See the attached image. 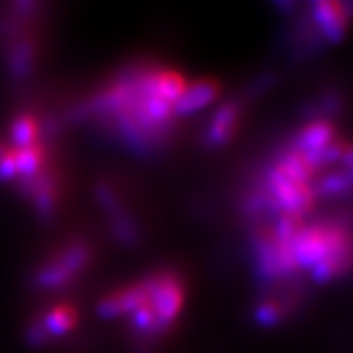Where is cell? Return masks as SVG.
Listing matches in <instances>:
<instances>
[{
    "label": "cell",
    "mask_w": 353,
    "mask_h": 353,
    "mask_svg": "<svg viewBox=\"0 0 353 353\" xmlns=\"http://www.w3.org/2000/svg\"><path fill=\"white\" fill-rule=\"evenodd\" d=\"M149 290V304H151L159 325L165 327L179 316L182 309V286L172 275H157L145 278Z\"/></svg>",
    "instance_id": "1"
},
{
    "label": "cell",
    "mask_w": 353,
    "mask_h": 353,
    "mask_svg": "<svg viewBox=\"0 0 353 353\" xmlns=\"http://www.w3.org/2000/svg\"><path fill=\"white\" fill-rule=\"evenodd\" d=\"M88 249L85 245H70L57 257L54 262L44 267L38 275L41 286H61L69 280L74 273L81 270L88 260Z\"/></svg>",
    "instance_id": "2"
},
{
    "label": "cell",
    "mask_w": 353,
    "mask_h": 353,
    "mask_svg": "<svg viewBox=\"0 0 353 353\" xmlns=\"http://www.w3.org/2000/svg\"><path fill=\"white\" fill-rule=\"evenodd\" d=\"M218 95V87H216L214 82L211 81H201L193 83L192 87L185 88L182 95L176 99L174 103V112L179 114L183 113H192L196 112L208 105L210 101L214 100V97Z\"/></svg>",
    "instance_id": "3"
},
{
    "label": "cell",
    "mask_w": 353,
    "mask_h": 353,
    "mask_svg": "<svg viewBox=\"0 0 353 353\" xmlns=\"http://www.w3.org/2000/svg\"><path fill=\"white\" fill-rule=\"evenodd\" d=\"M314 19L322 26L329 39H339L342 37L348 12L343 10V3L339 2H316Z\"/></svg>",
    "instance_id": "4"
},
{
    "label": "cell",
    "mask_w": 353,
    "mask_h": 353,
    "mask_svg": "<svg viewBox=\"0 0 353 353\" xmlns=\"http://www.w3.org/2000/svg\"><path fill=\"white\" fill-rule=\"evenodd\" d=\"M332 126L325 121H316L304 128L299 136L294 139L293 148L301 152H316L322 151L332 143Z\"/></svg>",
    "instance_id": "5"
},
{
    "label": "cell",
    "mask_w": 353,
    "mask_h": 353,
    "mask_svg": "<svg viewBox=\"0 0 353 353\" xmlns=\"http://www.w3.org/2000/svg\"><path fill=\"white\" fill-rule=\"evenodd\" d=\"M237 120V105L228 103L214 114L213 123L210 126L208 139L211 144H224L231 138L234 123Z\"/></svg>",
    "instance_id": "6"
},
{
    "label": "cell",
    "mask_w": 353,
    "mask_h": 353,
    "mask_svg": "<svg viewBox=\"0 0 353 353\" xmlns=\"http://www.w3.org/2000/svg\"><path fill=\"white\" fill-rule=\"evenodd\" d=\"M76 312L69 306H57L44 317L43 330L52 335H64L76 325Z\"/></svg>",
    "instance_id": "7"
},
{
    "label": "cell",
    "mask_w": 353,
    "mask_h": 353,
    "mask_svg": "<svg viewBox=\"0 0 353 353\" xmlns=\"http://www.w3.org/2000/svg\"><path fill=\"white\" fill-rule=\"evenodd\" d=\"M13 157H15L17 174L23 175L26 179L37 174L39 164H41V152L34 144L19 149L17 152H13Z\"/></svg>",
    "instance_id": "8"
},
{
    "label": "cell",
    "mask_w": 353,
    "mask_h": 353,
    "mask_svg": "<svg viewBox=\"0 0 353 353\" xmlns=\"http://www.w3.org/2000/svg\"><path fill=\"white\" fill-rule=\"evenodd\" d=\"M34 136H37V126L32 118H19L15 123H13L12 128V139L19 148H28L32 145Z\"/></svg>",
    "instance_id": "9"
},
{
    "label": "cell",
    "mask_w": 353,
    "mask_h": 353,
    "mask_svg": "<svg viewBox=\"0 0 353 353\" xmlns=\"http://www.w3.org/2000/svg\"><path fill=\"white\" fill-rule=\"evenodd\" d=\"M33 59V48L30 43L17 44L12 54V69L17 76H25L28 72Z\"/></svg>",
    "instance_id": "10"
},
{
    "label": "cell",
    "mask_w": 353,
    "mask_h": 353,
    "mask_svg": "<svg viewBox=\"0 0 353 353\" xmlns=\"http://www.w3.org/2000/svg\"><path fill=\"white\" fill-rule=\"evenodd\" d=\"M280 309H278L275 304L272 303H265L262 306L259 307L257 311V319L262 325H273L280 321Z\"/></svg>",
    "instance_id": "11"
},
{
    "label": "cell",
    "mask_w": 353,
    "mask_h": 353,
    "mask_svg": "<svg viewBox=\"0 0 353 353\" xmlns=\"http://www.w3.org/2000/svg\"><path fill=\"white\" fill-rule=\"evenodd\" d=\"M15 175V157H13V154H3L2 159H0V180H2V182H7V180H12Z\"/></svg>",
    "instance_id": "12"
},
{
    "label": "cell",
    "mask_w": 353,
    "mask_h": 353,
    "mask_svg": "<svg viewBox=\"0 0 353 353\" xmlns=\"http://www.w3.org/2000/svg\"><path fill=\"white\" fill-rule=\"evenodd\" d=\"M3 154H6V152H3V149H2V148H0V159H2V156H3Z\"/></svg>",
    "instance_id": "13"
}]
</instances>
